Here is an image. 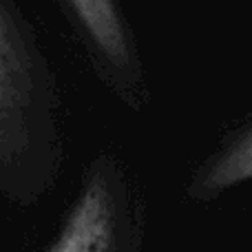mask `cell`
<instances>
[{"instance_id":"1","label":"cell","mask_w":252,"mask_h":252,"mask_svg":"<svg viewBox=\"0 0 252 252\" xmlns=\"http://www.w3.org/2000/svg\"><path fill=\"white\" fill-rule=\"evenodd\" d=\"M64 164L58 75L16 0H0V199L40 204Z\"/></svg>"},{"instance_id":"2","label":"cell","mask_w":252,"mask_h":252,"mask_svg":"<svg viewBox=\"0 0 252 252\" xmlns=\"http://www.w3.org/2000/svg\"><path fill=\"white\" fill-rule=\"evenodd\" d=\"M146 210L126 161L97 148L42 252H144Z\"/></svg>"},{"instance_id":"3","label":"cell","mask_w":252,"mask_h":252,"mask_svg":"<svg viewBox=\"0 0 252 252\" xmlns=\"http://www.w3.org/2000/svg\"><path fill=\"white\" fill-rule=\"evenodd\" d=\"M95 80L120 104H148L146 69L120 0H51Z\"/></svg>"},{"instance_id":"4","label":"cell","mask_w":252,"mask_h":252,"mask_svg":"<svg viewBox=\"0 0 252 252\" xmlns=\"http://www.w3.org/2000/svg\"><path fill=\"white\" fill-rule=\"evenodd\" d=\"M252 182V124L237 130L199 166L190 179L188 197L208 201L230 188Z\"/></svg>"}]
</instances>
